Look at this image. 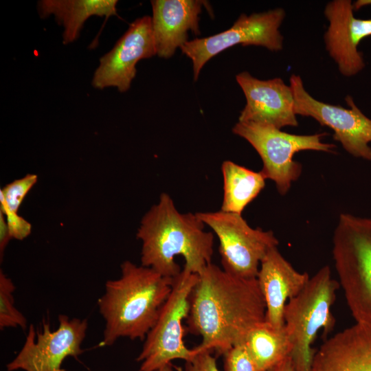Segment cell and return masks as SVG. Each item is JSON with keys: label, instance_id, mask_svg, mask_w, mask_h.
<instances>
[{"label": "cell", "instance_id": "cb8c5ba5", "mask_svg": "<svg viewBox=\"0 0 371 371\" xmlns=\"http://www.w3.org/2000/svg\"><path fill=\"white\" fill-rule=\"evenodd\" d=\"M5 216L9 232L12 238L23 240L27 237L32 230L31 224L24 218L13 212L5 207H1V211Z\"/></svg>", "mask_w": 371, "mask_h": 371}, {"label": "cell", "instance_id": "5bb4252c", "mask_svg": "<svg viewBox=\"0 0 371 371\" xmlns=\"http://www.w3.org/2000/svg\"><path fill=\"white\" fill-rule=\"evenodd\" d=\"M350 0L328 2L324 14L329 25L324 34L326 48L336 62L340 73L347 77L357 74L365 67L359 43L371 36V19L355 18Z\"/></svg>", "mask_w": 371, "mask_h": 371}, {"label": "cell", "instance_id": "5b68a950", "mask_svg": "<svg viewBox=\"0 0 371 371\" xmlns=\"http://www.w3.org/2000/svg\"><path fill=\"white\" fill-rule=\"evenodd\" d=\"M340 285L328 265L310 278L303 289L290 299L284 310V322L291 343L295 371H311L315 351L311 347L318 331L324 336L335 325L331 312Z\"/></svg>", "mask_w": 371, "mask_h": 371}, {"label": "cell", "instance_id": "44dd1931", "mask_svg": "<svg viewBox=\"0 0 371 371\" xmlns=\"http://www.w3.org/2000/svg\"><path fill=\"white\" fill-rule=\"evenodd\" d=\"M15 286L12 280L0 271V328L20 327L27 328L25 317L16 308L13 293Z\"/></svg>", "mask_w": 371, "mask_h": 371}, {"label": "cell", "instance_id": "6da1fadb", "mask_svg": "<svg viewBox=\"0 0 371 371\" xmlns=\"http://www.w3.org/2000/svg\"><path fill=\"white\" fill-rule=\"evenodd\" d=\"M266 305L256 278H243L210 263L199 274L190 297L188 331L201 337L194 352L223 355L243 344L265 320Z\"/></svg>", "mask_w": 371, "mask_h": 371}, {"label": "cell", "instance_id": "7a4b0ae2", "mask_svg": "<svg viewBox=\"0 0 371 371\" xmlns=\"http://www.w3.org/2000/svg\"><path fill=\"white\" fill-rule=\"evenodd\" d=\"M205 226L196 213L180 212L168 194H161L137 229L142 265L173 278L182 270L175 260L180 255L185 260L183 268L199 275L212 263L214 253V234Z\"/></svg>", "mask_w": 371, "mask_h": 371}, {"label": "cell", "instance_id": "7402d4cb", "mask_svg": "<svg viewBox=\"0 0 371 371\" xmlns=\"http://www.w3.org/2000/svg\"><path fill=\"white\" fill-rule=\"evenodd\" d=\"M37 180L36 175L27 174L23 177L5 185L0 190V206L5 207L12 212L18 213L24 198L36 184Z\"/></svg>", "mask_w": 371, "mask_h": 371}, {"label": "cell", "instance_id": "603a6c76", "mask_svg": "<svg viewBox=\"0 0 371 371\" xmlns=\"http://www.w3.org/2000/svg\"><path fill=\"white\" fill-rule=\"evenodd\" d=\"M225 371H256L244 344L234 346L223 354Z\"/></svg>", "mask_w": 371, "mask_h": 371}, {"label": "cell", "instance_id": "4316f807", "mask_svg": "<svg viewBox=\"0 0 371 371\" xmlns=\"http://www.w3.org/2000/svg\"><path fill=\"white\" fill-rule=\"evenodd\" d=\"M267 371H295L291 356L287 357L281 362L268 370Z\"/></svg>", "mask_w": 371, "mask_h": 371}, {"label": "cell", "instance_id": "484cf974", "mask_svg": "<svg viewBox=\"0 0 371 371\" xmlns=\"http://www.w3.org/2000/svg\"><path fill=\"white\" fill-rule=\"evenodd\" d=\"M11 236L7 225L4 214L0 212V256L3 258L4 250L8 244Z\"/></svg>", "mask_w": 371, "mask_h": 371}, {"label": "cell", "instance_id": "9a60e30c", "mask_svg": "<svg viewBox=\"0 0 371 371\" xmlns=\"http://www.w3.org/2000/svg\"><path fill=\"white\" fill-rule=\"evenodd\" d=\"M256 279L265 302V321L282 327L286 303L303 289L309 275L297 271L274 247L262 260Z\"/></svg>", "mask_w": 371, "mask_h": 371}, {"label": "cell", "instance_id": "e0dca14e", "mask_svg": "<svg viewBox=\"0 0 371 371\" xmlns=\"http://www.w3.org/2000/svg\"><path fill=\"white\" fill-rule=\"evenodd\" d=\"M311 371H371V326L355 322L325 340Z\"/></svg>", "mask_w": 371, "mask_h": 371}, {"label": "cell", "instance_id": "8fae6325", "mask_svg": "<svg viewBox=\"0 0 371 371\" xmlns=\"http://www.w3.org/2000/svg\"><path fill=\"white\" fill-rule=\"evenodd\" d=\"M88 328L87 319L58 316V326L52 330L48 322H43L36 331L29 327L23 348L7 365L8 371H63L62 363L68 357H76L83 350L81 345Z\"/></svg>", "mask_w": 371, "mask_h": 371}, {"label": "cell", "instance_id": "8992f818", "mask_svg": "<svg viewBox=\"0 0 371 371\" xmlns=\"http://www.w3.org/2000/svg\"><path fill=\"white\" fill-rule=\"evenodd\" d=\"M232 131L257 151L262 161L260 172L266 179L275 183L282 196L302 173V164L293 159L295 153L308 150L333 153L335 148L333 144L322 142L326 133L295 135L271 126L241 122L234 125Z\"/></svg>", "mask_w": 371, "mask_h": 371}, {"label": "cell", "instance_id": "4fadbf2b", "mask_svg": "<svg viewBox=\"0 0 371 371\" xmlns=\"http://www.w3.org/2000/svg\"><path fill=\"white\" fill-rule=\"evenodd\" d=\"M236 80L246 98L238 122L278 129L298 125L292 89L282 78L260 80L243 71L236 75Z\"/></svg>", "mask_w": 371, "mask_h": 371}, {"label": "cell", "instance_id": "277c9868", "mask_svg": "<svg viewBox=\"0 0 371 371\" xmlns=\"http://www.w3.org/2000/svg\"><path fill=\"white\" fill-rule=\"evenodd\" d=\"M333 258L356 322L371 326V218L341 213L333 236Z\"/></svg>", "mask_w": 371, "mask_h": 371}, {"label": "cell", "instance_id": "ba28073f", "mask_svg": "<svg viewBox=\"0 0 371 371\" xmlns=\"http://www.w3.org/2000/svg\"><path fill=\"white\" fill-rule=\"evenodd\" d=\"M196 214L218 237L223 269L240 278H256L262 260L279 244L273 232L251 227L239 214L221 210Z\"/></svg>", "mask_w": 371, "mask_h": 371}, {"label": "cell", "instance_id": "2e32d148", "mask_svg": "<svg viewBox=\"0 0 371 371\" xmlns=\"http://www.w3.org/2000/svg\"><path fill=\"white\" fill-rule=\"evenodd\" d=\"M152 28L156 54L169 58L188 41L191 30L199 35V14L206 1L198 0H153Z\"/></svg>", "mask_w": 371, "mask_h": 371}, {"label": "cell", "instance_id": "30bf717a", "mask_svg": "<svg viewBox=\"0 0 371 371\" xmlns=\"http://www.w3.org/2000/svg\"><path fill=\"white\" fill-rule=\"evenodd\" d=\"M289 85L294 98V111L297 115L311 117L322 126L334 131L333 138L344 149L355 157L371 161V119L355 104L352 98L346 97L348 109L319 101L305 89L298 75H291Z\"/></svg>", "mask_w": 371, "mask_h": 371}, {"label": "cell", "instance_id": "d6986e66", "mask_svg": "<svg viewBox=\"0 0 371 371\" xmlns=\"http://www.w3.org/2000/svg\"><path fill=\"white\" fill-rule=\"evenodd\" d=\"M243 344L256 371H267L290 356L292 350L285 326L274 327L265 320L251 329Z\"/></svg>", "mask_w": 371, "mask_h": 371}, {"label": "cell", "instance_id": "7c38bea8", "mask_svg": "<svg viewBox=\"0 0 371 371\" xmlns=\"http://www.w3.org/2000/svg\"><path fill=\"white\" fill-rule=\"evenodd\" d=\"M155 54L151 17L144 16L134 21L113 49L100 58L91 84L99 89L114 87L125 92L136 76L138 61Z\"/></svg>", "mask_w": 371, "mask_h": 371}, {"label": "cell", "instance_id": "83f0119b", "mask_svg": "<svg viewBox=\"0 0 371 371\" xmlns=\"http://www.w3.org/2000/svg\"><path fill=\"white\" fill-rule=\"evenodd\" d=\"M371 1L370 0H359L356 1L355 3L352 4L353 10H358L361 8L362 6L370 5Z\"/></svg>", "mask_w": 371, "mask_h": 371}, {"label": "cell", "instance_id": "ffe728a7", "mask_svg": "<svg viewBox=\"0 0 371 371\" xmlns=\"http://www.w3.org/2000/svg\"><path fill=\"white\" fill-rule=\"evenodd\" d=\"M223 196L221 210L242 214L243 211L262 190L266 179L232 161L223 162Z\"/></svg>", "mask_w": 371, "mask_h": 371}, {"label": "cell", "instance_id": "52a82bcc", "mask_svg": "<svg viewBox=\"0 0 371 371\" xmlns=\"http://www.w3.org/2000/svg\"><path fill=\"white\" fill-rule=\"evenodd\" d=\"M198 278V274L184 268L174 278L170 294L137 358L142 362L139 371H157L175 359L188 361L195 355L183 341L182 324L188 316L190 295Z\"/></svg>", "mask_w": 371, "mask_h": 371}, {"label": "cell", "instance_id": "3957f363", "mask_svg": "<svg viewBox=\"0 0 371 371\" xmlns=\"http://www.w3.org/2000/svg\"><path fill=\"white\" fill-rule=\"evenodd\" d=\"M173 279L142 265L123 262L120 277L106 281L98 300L105 321L101 344L111 346L121 337L144 340L170 294Z\"/></svg>", "mask_w": 371, "mask_h": 371}, {"label": "cell", "instance_id": "ac0fdd59", "mask_svg": "<svg viewBox=\"0 0 371 371\" xmlns=\"http://www.w3.org/2000/svg\"><path fill=\"white\" fill-rule=\"evenodd\" d=\"M117 3L116 0H42L38 3V11L43 19L53 14L63 25V43L66 45L78 38L89 17L117 15Z\"/></svg>", "mask_w": 371, "mask_h": 371}, {"label": "cell", "instance_id": "d4e9b609", "mask_svg": "<svg viewBox=\"0 0 371 371\" xmlns=\"http://www.w3.org/2000/svg\"><path fill=\"white\" fill-rule=\"evenodd\" d=\"M177 370L220 371L216 365V358L212 356V352L209 351L195 352V355L191 360L186 361L185 369L177 368Z\"/></svg>", "mask_w": 371, "mask_h": 371}, {"label": "cell", "instance_id": "f1b7e54d", "mask_svg": "<svg viewBox=\"0 0 371 371\" xmlns=\"http://www.w3.org/2000/svg\"><path fill=\"white\" fill-rule=\"evenodd\" d=\"M157 371H173L172 366L171 363L167 364L160 369L157 370Z\"/></svg>", "mask_w": 371, "mask_h": 371}, {"label": "cell", "instance_id": "9c48e42d", "mask_svg": "<svg viewBox=\"0 0 371 371\" xmlns=\"http://www.w3.org/2000/svg\"><path fill=\"white\" fill-rule=\"evenodd\" d=\"M285 15V11L280 8L250 15L242 14L228 30L185 43L180 48L192 61L194 80L210 58L236 45H258L271 51L281 50L283 36L279 28Z\"/></svg>", "mask_w": 371, "mask_h": 371}]
</instances>
